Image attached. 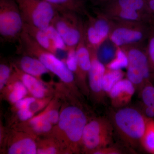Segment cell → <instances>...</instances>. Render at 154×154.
<instances>
[{"instance_id":"ba28073f","label":"cell","mask_w":154,"mask_h":154,"mask_svg":"<svg viewBox=\"0 0 154 154\" xmlns=\"http://www.w3.org/2000/svg\"><path fill=\"white\" fill-rule=\"evenodd\" d=\"M24 20L15 0H0V35L5 41H19Z\"/></svg>"},{"instance_id":"1f68e13d","label":"cell","mask_w":154,"mask_h":154,"mask_svg":"<svg viewBox=\"0 0 154 154\" xmlns=\"http://www.w3.org/2000/svg\"><path fill=\"white\" fill-rule=\"evenodd\" d=\"M15 111L17 112V118L21 122L28 121L35 116V113L30 108L19 109Z\"/></svg>"},{"instance_id":"7402d4cb","label":"cell","mask_w":154,"mask_h":154,"mask_svg":"<svg viewBox=\"0 0 154 154\" xmlns=\"http://www.w3.org/2000/svg\"><path fill=\"white\" fill-rule=\"evenodd\" d=\"M54 7L58 11H69L78 14L86 15L85 0H44Z\"/></svg>"},{"instance_id":"d6a6232c","label":"cell","mask_w":154,"mask_h":154,"mask_svg":"<svg viewBox=\"0 0 154 154\" xmlns=\"http://www.w3.org/2000/svg\"><path fill=\"white\" fill-rule=\"evenodd\" d=\"M123 152L120 149L110 146L99 149L94 152L93 154H121Z\"/></svg>"},{"instance_id":"d4e9b609","label":"cell","mask_w":154,"mask_h":154,"mask_svg":"<svg viewBox=\"0 0 154 154\" xmlns=\"http://www.w3.org/2000/svg\"><path fill=\"white\" fill-rule=\"evenodd\" d=\"M128 59L126 53L122 48L116 47L115 56L109 62L105 64L106 68L113 70H122L127 68Z\"/></svg>"},{"instance_id":"8fae6325","label":"cell","mask_w":154,"mask_h":154,"mask_svg":"<svg viewBox=\"0 0 154 154\" xmlns=\"http://www.w3.org/2000/svg\"><path fill=\"white\" fill-rule=\"evenodd\" d=\"M77 69L75 75L77 85L83 95L89 97L90 89L88 74L91 67V53L86 43L85 31L81 40L76 48Z\"/></svg>"},{"instance_id":"e575fe53","label":"cell","mask_w":154,"mask_h":154,"mask_svg":"<svg viewBox=\"0 0 154 154\" xmlns=\"http://www.w3.org/2000/svg\"><path fill=\"white\" fill-rule=\"evenodd\" d=\"M102 1H105V0H102Z\"/></svg>"},{"instance_id":"d6986e66","label":"cell","mask_w":154,"mask_h":154,"mask_svg":"<svg viewBox=\"0 0 154 154\" xmlns=\"http://www.w3.org/2000/svg\"><path fill=\"white\" fill-rule=\"evenodd\" d=\"M103 2L104 4L102 8H113L139 11L147 14L149 17L145 0H105Z\"/></svg>"},{"instance_id":"44dd1931","label":"cell","mask_w":154,"mask_h":154,"mask_svg":"<svg viewBox=\"0 0 154 154\" xmlns=\"http://www.w3.org/2000/svg\"><path fill=\"white\" fill-rule=\"evenodd\" d=\"M139 94L142 111L147 117L154 119V85L152 82L146 84Z\"/></svg>"},{"instance_id":"5b68a950","label":"cell","mask_w":154,"mask_h":154,"mask_svg":"<svg viewBox=\"0 0 154 154\" xmlns=\"http://www.w3.org/2000/svg\"><path fill=\"white\" fill-rule=\"evenodd\" d=\"M146 45L140 43L122 47L127 56L126 78L137 89L154 78L146 50Z\"/></svg>"},{"instance_id":"83f0119b","label":"cell","mask_w":154,"mask_h":154,"mask_svg":"<svg viewBox=\"0 0 154 154\" xmlns=\"http://www.w3.org/2000/svg\"><path fill=\"white\" fill-rule=\"evenodd\" d=\"M12 66H9L5 63H1L0 64V91L5 87L13 71Z\"/></svg>"},{"instance_id":"4316f807","label":"cell","mask_w":154,"mask_h":154,"mask_svg":"<svg viewBox=\"0 0 154 154\" xmlns=\"http://www.w3.org/2000/svg\"><path fill=\"white\" fill-rule=\"evenodd\" d=\"M146 42V50L154 78V25H151Z\"/></svg>"},{"instance_id":"4dcf8cb0","label":"cell","mask_w":154,"mask_h":154,"mask_svg":"<svg viewBox=\"0 0 154 154\" xmlns=\"http://www.w3.org/2000/svg\"><path fill=\"white\" fill-rule=\"evenodd\" d=\"M36 99V98L32 96H26L14 104L12 110L15 111L19 109L30 108V105Z\"/></svg>"},{"instance_id":"836d02e7","label":"cell","mask_w":154,"mask_h":154,"mask_svg":"<svg viewBox=\"0 0 154 154\" xmlns=\"http://www.w3.org/2000/svg\"><path fill=\"white\" fill-rule=\"evenodd\" d=\"M145 1L149 17L152 24L154 25V0H145Z\"/></svg>"},{"instance_id":"30bf717a","label":"cell","mask_w":154,"mask_h":154,"mask_svg":"<svg viewBox=\"0 0 154 154\" xmlns=\"http://www.w3.org/2000/svg\"><path fill=\"white\" fill-rule=\"evenodd\" d=\"M89 49L91 58V67L88 74L90 96L94 102L96 104H101L105 102L106 96L103 87V79L106 66L99 59L98 50L89 48Z\"/></svg>"},{"instance_id":"9c48e42d","label":"cell","mask_w":154,"mask_h":154,"mask_svg":"<svg viewBox=\"0 0 154 154\" xmlns=\"http://www.w3.org/2000/svg\"><path fill=\"white\" fill-rule=\"evenodd\" d=\"M78 14L69 11H58L52 24L69 48H76L85 31V25Z\"/></svg>"},{"instance_id":"ffe728a7","label":"cell","mask_w":154,"mask_h":154,"mask_svg":"<svg viewBox=\"0 0 154 154\" xmlns=\"http://www.w3.org/2000/svg\"><path fill=\"white\" fill-rule=\"evenodd\" d=\"M23 31L28 34L42 47L56 55L57 50L54 46L44 30L24 23Z\"/></svg>"},{"instance_id":"8992f818","label":"cell","mask_w":154,"mask_h":154,"mask_svg":"<svg viewBox=\"0 0 154 154\" xmlns=\"http://www.w3.org/2000/svg\"><path fill=\"white\" fill-rule=\"evenodd\" d=\"M113 21L108 39L116 47L147 41L151 25L143 22Z\"/></svg>"},{"instance_id":"484cf974","label":"cell","mask_w":154,"mask_h":154,"mask_svg":"<svg viewBox=\"0 0 154 154\" xmlns=\"http://www.w3.org/2000/svg\"><path fill=\"white\" fill-rule=\"evenodd\" d=\"M47 34L54 46L57 50L67 52L68 48L61 36L52 25L44 30Z\"/></svg>"},{"instance_id":"e0dca14e","label":"cell","mask_w":154,"mask_h":154,"mask_svg":"<svg viewBox=\"0 0 154 154\" xmlns=\"http://www.w3.org/2000/svg\"><path fill=\"white\" fill-rule=\"evenodd\" d=\"M1 92L12 105L28 96L29 94L25 85L13 71L5 87Z\"/></svg>"},{"instance_id":"f1b7e54d","label":"cell","mask_w":154,"mask_h":154,"mask_svg":"<svg viewBox=\"0 0 154 154\" xmlns=\"http://www.w3.org/2000/svg\"><path fill=\"white\" fill-rule=\"evenodd\" d=\"M100 48V52L98 51V56L100 60L107 62V63L112 60L115 56L116 47H112L111 45L106 44L103 45H102Z\"/></svg>"},{"instance_id":"5bb4252c","label":"cell","mask_w":154,"mask_h":154,"mask_svg":"<svg viewBox=\"0 0 154 154\" xmlns=\"http://www.w3.org/2000/svg\"><path fill=\"white\" fill-rule=\"evenodd\" d=\"M13 72L28 89L31 96L36 99H43L53 96L54 91L50 85L22 71L15 64H12Z\"/></svg>"},{"instance_id":"6da1fadb","label":"cell","mask_w":154,"mask_h":154,"mask_svg":"<svg viewBox=\"0 0 154 154\" xmlns=\"http://www.w3.org/2000/svg\"><path fill=\"white\" fill-rule=\"evenodd\" d=\"M80 100L69 94L68 101L61 105L59 121L49 134L69 154L82 152L83 132L89 120Z\"/></svg>"},{"instance_id":"7c38bea8","label":"cell","mask_w":154,"mask_h":154,"mask_svg":"<svg viewBox=\"0 0 154 154\" xmlns=\"http://www.w3.org/2000/svg\"><path fill=\"white\" fill-rule=\"evenodd\" d=\"M36 136L17 129L12 130L6 138V152L8 154H37Z\"/></svg>"},{"instance_id":"cb8c5ba5","label":"cell","mask_w":154,"mask_h":154,"mask_svg":"<svg viewBox=\"0 0 154 154\" xmlns=\"http://www.w3.org/2000/svg\"><path fill=\"white\" fill-rule=\"evenodd\" d=\"M144 149L154 154V119L148 117L145 131L141 141Z\"/></svg>"},{"instance_id":"52a82bcc","label":"cell","mask_w":154,"mask_h":154,"mask_svg":"<svg viewBox=\"0 0 154 154\" xmlns=\"http://www.w3.org/2000/svg\"><path fill=\"white\" fill-rule=\"evenodd\" d=\"M25 23L42 30L52 24L57 10L44 0H15Z\"/></svg>"},{"instance_id":"277c9868","label":"cell","mask_w":154,"mask_h":154,"mask_svg":"<svg viewBox=\"0 0 154 154\" xmlns=\"http://www.w3.org/2000/svg\"><path fill=\"white\" fill-rule=\"evenodd\" d=\"M114 128L109 118L98 117L90 119L83 132L82 152L93 154L112 143Z\"/></svg>"},{"instance_id":"603a6c76","label":"cell","mask_w":154,"mask_h":154,"mask_svg":"<svg viewBox=\"0 0 154 154\" xmlns=\"http://www.w3.org/2000/svg\"><path fill=\"white\" fill-rule=\"evenodd\" d=\"M126 74L122 70H113L106 68L103 79V90L106 96L119 81L124 78Z\"/></svg>"},{"instance_id":"3957f363","label":"cell","mask_w":154,"mask_h":154,"mask_svg":"<svg viewBox=\"0 0 154 154\" xmlns=\"http://www.w3.org/2000/svg\"><path fill=\"white\" fill-rule=\"evenodd\" d=\"M112 111L109 119L114 131L127 147L135 150L141 146L148 117L142 110L128 106Z\"/></svg>"},{"instance_id":"9a60e30c","label":"cell","mask_w":154,"mask_h":154,"mask_svg":"<svg viewBox=\"0 0 154 154\" xmlns=\"http://www.w3.org/2000/svg\"><path fill=\"white\" fill-rule=\"evenodd\" d=\"M101 11L113 21L143 22L152 25L148 15L139 11L113 8H102Z\"/></svg>"},{"instance_id":"ac0fdd59","label":"cell","mask_w":154,"mask_h":154,"mask_svg":"<svg viewBox=\"0 0 154 154\" xmlns=\"http://www.w3.org/2000/svg\"><path fill=\"white\" fill-rule=\"evenodd\" d=\"M36 138L37 154H69L55 138L50 134Z\"/></svg>"},{"instance_id":"2e32d148","label":"cell","mask_w":154,"mask_h":154,"mask_svg":"<svg viewBox=\"0 0 154 154\" xmlns=\"http://www.w3.org/2000/svg\"><path fill=\"white\" fill-rule=\"evenodd\" d=\"M22 71L38 79L43 81L45 75L53 74L37 58L22 53L16 63H14Z\"/></svg>"},{"instance_id":"4fadbf2b","label":"cell","mask_w":154,"mask_h":154,"mask_svg":"<svg viewBox=\"0 0 154 154\" xmlns=\"http://www.w3.org/2000/svg\"><path fill=\"white\" fill-rule=\"evenodd\" d=\"M136 91L127 78H123L114 85L108 94L111 106L114 109L128 106Z\"/></svg>"},{"instance_id":"7a4b0ae2","label":"cell","mask_w":154,"mask_h":154,"mask_svg":"<svg viewBox=\"0 0 154 154\" xmlns=\"http://www.w3.org/2000/svg\"><path fill=\"white\" fill-rule=\"evenodd\" d=\"M19 42L18 49L21 52L37 58L53 74L60 79L74 96L80 100L82 99L83 95L77 85L74 74L69 69L64 61L42 47L24 31Z\"/></svg>"},{"instance_id":"f546056e","label":"cell","mask_w":154,"mask_h":154,"mask_svg":"<svg viewBox=\"0 0 154 154\" xmlns=\"http://www.w3.org/2000/svg\"><path fill=\"white\" fill-rule=\"evenodd\" d=\"M69 69L73 73L75 74L77 69V61L76 48H69L67 52L66 59L63 60Z\"/></svg>"}]
</instances>
